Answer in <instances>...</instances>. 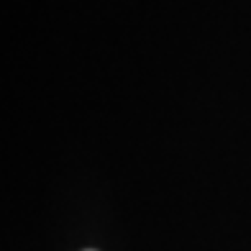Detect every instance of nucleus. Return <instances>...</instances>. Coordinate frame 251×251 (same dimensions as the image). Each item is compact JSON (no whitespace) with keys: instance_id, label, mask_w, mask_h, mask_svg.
Returning a JSON list of instances; mask_svg holds the SVG:
<instances>
[{"instance_id":"obj_1","label":"nucleus","mask_w":251,"mask_h":251,"mask_svg":"<svg viewBox=\"0 0 251 251\" xmlns=\"http://www.w3.org/2000/svg\"><path fill=\"white\" fill-rule=\"evenodd\" d=\"M87 251H93V249H87Z\"/></svg>"}]
</instances>
